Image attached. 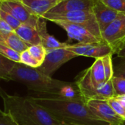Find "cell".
<instances>
[{
  "label": "cell",
  "instance_id": "obj_1",
  "mask_svg": "<svg viewBox=\"0 0 125 125\" xmlns=\"http://www.w3.org/2000/svg\"><path fill=\"white\" fill-rule=\"evenodd\" d=\"M62 124L109 125L96 117L84 101H74L55 96L37 94L30 96Z\"/></svg>",
  "mask_w": 125,
  "mask_h": 125
},
{
  "label": "cell",
  "instance_id": "obj_2",
  "mask_svg": "<svg viewBox=\"0 0 125 125\" xmlns=\"http://www.w3.org/2000/svg\"><path fill=\"white\" fill-rule=\"evenodd\" d=\"M5 113L10 115L19 125H62L44 107L35 102L30 96L8 95L2 91Z\"/></svg>",
  "mask_w": 125,
  "mask_h": 125
},
{
  "label": "cell",
  "instance_id": "obj_3",
  "mask_svg": "<svg viewBox=\"0 0 125 125\" xmlns=\"http://www.w3.org/2000/svg\"><path fill=\"white\" fill-rule=\"evenodd\" d=\"M10 80L20 83L37 94L58 97L62 88L69 84V82L53 79L46 76L38 69H33L21 63H16L10 73Z\"/></svg>",
  "mask_w": 125,
  "mask_h": 125
},
{
  "label": "cell",
  "instance_id": "obj_4",
  "mask_svg": "<svg viewBox=\"0 0 125 125\" xmlns=\"http://www.w3.org/2000/svg\"><path fill=\"white\" fill-rule=\"evenodd\" d=\"M75 83L85 102L91 99L107 100L115 96L112 80L96 87L91 82L88 69L84 70L77 77Z\"/></svg>",
  "mask_w": 125,
  "mask_h": 125
},
{
  "label": "cell",
  "instance_id": "obj_5",
  "mask_svg": "<svg viewBox=\"0 0 125 125\" xmlns=\"http://www.w3.org/2000/svg\"><path fill=\"white\" fill-rule=\"evenodd\" d=\"M43 18L52 22L60 21L82 25L86 27L96 37L102 39L101 32L93 10H77L57 14L46 13L43 15Z\"/></svg>",
  "mask_w": 125,
  "mask_h": 125
},
{
  "label": "cell",
  "instance_id": "obj_6",
  "mask_svg": "<svg viewBox=\"0 0 125 125\" xmlns=\"http://www.w3.org/2000/svg\"><path fill=\"white\" fill-rule=\"evenodd\" d=\"M77 57L67 48H59L46 50V55L38 70L48 77L52 75L64 63Z\"/></svg>",
  "mask_w": 125,
  "mask_h": 125
},
{
  "label": "cell",
  "instance_id": "obj_7",
  "mask_svg": "<svg viewBox=\"0 0 125 125\" xmlns=\"http://www.w3.org/2000/svg\"><path fill=\"white\" fill-rule=\"evenodd\" d=\"M102 40L113 50L114 54L125 41V13H120L118 17L101 32Z\"/></svg>",
  "mask_w": 125,
  "mask_h": 125
},
{
  "label": "cell",
  "instance_id": "obj_8",
  "mask_svg": "<svg viewBox=\"0 0 125 125\" xmlns=\"http://www.w3.org/2000/svg\"><path fill=\"white\" fill-rule=\"evenodd\" d=\"M0 9L10 13L21 24L34 27H37L40 17L34 15L20 1L14 0H0Z\"/></svg>",
  "mask_w": 125,
  "mask_h": 125
},
{
  "label": "cell",
  "instance_id": "obj_9",
  "mask_svg": "<svg viewBox=\"0 0 125 125\" xmlns=\"http://www.w3.org/2000/svg\"><path fill=\"white\" fill-rule=\"evenodd\" d=\"M69 51L78 56L94 57L95 59L102 58L107 55H113V49L104 41L92 43H76L69 44L66 47Z\"/></svg>",
  "mask_w": 125,
  "mask_h": 125
},
{
  "label": "cell",
  "instance_id": "obj_10",
  "mask_svg": "<svg viewBox=\"0 0 125 125\" xmlns=\"http://www.w3.org/2000/svg\"><path fill=\"white\" fill-rule=\"evenodd\" d=\"M86 104L96 117L109 125H121L124 122V120L115 113L107 100H88Z\"/></svg>",
  "mask_w": 125,
  "mask_h": 125
},
{
  "label": "cell",
  "instance_id": "obj_11",
  "mask_svg": "<svg viewBox=\"0 0 125 125\" xmlns=\"http://www.w3.org/2000/svg\"><path fill=\"white\" fill-rule=\"evenodd\" d=\"M53 23L62 28L67 32L69 41L76 40L79 43H92L103 41L96 37L86 27L82 25L60 21H53Z\"/></svg>",
  "mask_w": 125,
  "mask_h": 125
},
{
  "label": "cell",
  "instance_id": "obj_12",
  "mask_svg": "<svg viewBox=\"0 0 125 125\" xmlns=\"http://www.w3.org/2000/svg\"><path fill=\"white\" fill-rule=\"evenodd\" d=\"M92 10L101 32L104 31L120 13L107 6L101 0H95Z\"/></svg>",
  "mask_w": 125,
  "mask_h": 125
},
{
  "label": "cell",
  "instance_id": "obj_13",
  "mask_svg": "<svg viewBox=\"0 0 125 125\" xmlns=\"http://www.w3.org/2000/svg\"><path fill=\"white\" fill-rule=\"evenodd\" d=\"M94 2L95 0H61L46 13L57 14L77 10H92Z\"/></svg>",
  "mask_w": 125,
  "mask_h": 125
},
{
  "label": "cell",
  "instance_id": "obj_14",
  "mask_svg": "<svg viewBox=\"0 0 125 125\" xmlns=\"http://www.w3.org/2000/svg\"><path fill=\"white\" fill-rule=\"evenodd\" d=\"M36 28L39 32L41 39V44L46 50L59 48H66L69 46V44L67 43H62L58 41L54 36L48 33L46 29V19H43V17L39 18Z\"/></svg>",
  "mask_w": 125,
  "mask_h": 125
},
{
  "label": "cell",
  "instance_id": "obj_15",
  "mask_svg": "<svg viewBox=\"0 0 125 125\" xmlns=\"http://www.w3.org/2000/svg\"><path fill=\"white\" fill-rule=\"evenodd\" d=\"M60 1L61 0H21V2L34 15L43 17Z\"/></svg>",
  "mask_w": 125,
  "mask_h": 125
},
{
  "label": "cell",
  "instance_id": "obj_16",
  "mask_svg": "<svg viewBox=\"0 0 125 125\" xmlns=\"http://www.w3.org/2000/svg\"><path fill=\"white\" fill-rule=\"evenodd\" d=\"M0 43L5 45L19 53L28 49L30 46L25 43L15 31L6 32L1 30H0Z\"/></svg>",
  "mask_w": 125,
  "mask_h": 125
},
{
  "label": "cell",
  "instance_id": "obj_17",
  "mask_svg": "<svg viewBox=\"0 0 125 125\" xmlns=\"http://www.w3.org/2000/svg\"><path fill=\"white\" fill-rule=\"evenodd\" d=\"M16 33L30 46L41 44V39L36 27L21 24L16 30Z\"/></svg>",
  "mask_w": 125,
  "mask_h": 125
},
{
  "label": "cell",
  "instance_id": "obj_18",
  "mask_svg": "<svg viewBox=\"0 0 125 125\" xmlns=\"http://www.w3.org/2000/svg\"><path fill=\"white\" fill-rule=\"evenodd\" d=\"M88 71L91 82L95 86L99 87L107 83L105 80L102 57L96 59L92 66L88 68Z\"/></svg>",
  "mask_w": 125,
  "mask_h": 125
},
{
  "label": "cell",
  "instance_id": "obj_19",
  "mask_svg": "<svg viewBox=\"0 0 125 125\" xmlns=\"http://www.w3.org/2000/svg\"><path fill=\"white\" fill-rule=\"evenodd\" d=\"M16 63L0 54V80H11L10 73Z\"/></svg>",
  "mask_w": 125,
  "mask_h": 125
},
{
  "label": "cell",
  "instance_id": "obj_20",
  "mask_svg": "<svg viewBox=\"0 0 125 125\" xmlns=\"http://www.w3.org/2000/svg\"><path fill=\"white\" fill-rule=\"evenodd\" d=\"M0 54L7 57L8 59L16 62L20 63L21 62V53L16 52V50L0 43Z\"/></svg>",
  "mask_w": 125,
  "mask_h": 125
},
{
  "label": "cell",
  "instance_id": "obj_21",
  "mask_svg": "<svg viewBox=\"0 0 125 125\" xmlns=\"http://www.w3.org/2000/svg\"><path fill=\"white\" fill-rule=\"evenodd\" d=\"M28 51L35 60L40 62L41 64L43 63L46 55V49L43 46L42 44L30 46L28 48Z\"/></svg>",
  "mask_w": 125,
  "mask_h": 125
},
{
  "label": "cell",
  "instance_id": "obj_22",
  "mask_svg": "<svg viewBox=\"0 0 125 125\" xmlns=\"http://www.w3.org/2000/svg\"><path fill=\"white\" fill-rule=\"evenodd\" d=\"M20 63L25 65L27 66L33 68V69H38L41 66V63L38 62L37 60H35L29 52L28 49L22 52L21 53V62Z\"/></svg>",
  "mask_w": 125,
  "mask_h": 125
},
{
  "label": "cell",
  "instance_id": "obj_23",
  "mask_svg": "<svg viewBox=\"0 0 125 125\" xmlns=\"http://www.w3.org/2000/svg\"><path fill=\"white\" fill-rule=\"evenodd\" d=\"M107 102L113 109L115 113L119 115L124 121H125V107L121 102V101L116 96H114L108 99Z\"/></svg>",
  "mask_w": 125,
  "mask_h": 125
},
{
  "label": "cell",
  "instance_id": "obj_24",
  "mask_svg": "<svg viewBox=\"0 0 125 125\" xmlns=\"http://www.w3.org/2000/svg\"><path fill=\"white\" fill-rule=\"evenodd\" d=\"M112 56L113 55H107V56L102 57L106 82L111 81L114 77V69L113 66Z\"/></svg>",
  "mask_w": 125,
  "mask_h": 125
},
{
  "label": "cell",
  "instance_id": "obj_25",
  "mask_svg": "<svg viewBox=\"0 0 125 125\" xmlns=\"http://www.w3.org/2000/svg\"><path fill=\"white\" fill-rule=\"evenodd\" d=\"M0 19H2V20L6 21L13 29L14 31L21 24V23L12 15L1 9H0Z\"/></svg>",
  "mask_w": 125,
  "mask_h": 125
},
{
  "label": "cell",
  "instance_id": "obj_26",
  "mask_svg": "<svg viewBox=\"0 0 125 125\" xmlns=\"http://www.w3.org/2000/svg\"><path fill=\"white\" fill-rule=\"evenodd\" d=\"M101 1L109 8L119 13H125L124 0H101Z\"/></svg>",
  "mask_w": 125,
  "mask_h": 125
},
{
  "label": "cell",
  "instance_id": "obj_27",
  "mask_svg": "<svg viewBox=\"0 0 125 125\" xmlns=\"http://www.w3.org/2000/svg\"><path fill=\"white\" fill-rule=\"evenodd\" d=\"M112 82L115 96H125V80L113 77Z\"/></svg>",
  "mask_w": 125,
  "mask_h": 125
},
{
  "label": "cell",
  "instance_id": "obj_28",
  "mask_svg": "<svg viewBox=\"0 0 125 125\" xmlns=\"http://www.w3.org/2000/svg\"><path fill=\"white\" fill-rule=\"evenodd\" d=\"M0 125H19L13 117L5 112H0Z\"/></svg>",
  "mask_w": 125,
  "mask_h": 125
},
{
  "label": "cell",
  "instance_id": "obj_29",
  "mask_svg": "<svg viewBox=\"0 0 125 125\" xmlns=\"http://www.w3.org/2000/svg\"><path fill=\"white\" fill-rule=\"evenodd\" d=\"M114 77L125 80V61L120 62L114 69Z\"/></svg>",
  "mask_w": 125,
  "mask_h": 125
},
{
  "label": "cell",
  "instance_id": "obj_30",
  "mask_svg": "<svg viewBox=\"0 0 125 125\" xmlns=\"http://www.w3.org/2000/svg\"><path fill=\"white\" fill-rule=\"evenodd\" d=\"M0 30H3V31H6V32H13V31H14L13 29L6 21H5L2 19H0Z\"/></svg>",
  "mask_w": 125,
  "mask_h": 125
},
{
  "label": "cell",
  "instance_id": "obj_31",
  "mask_svg": "<svg viewBox=\"0 0 125 125\" xmlns=\"http://www.w3.org/2000/svg\"><path fill=\"white\" fill-rule=\"evenodd\" d=\"M116 54L118 55V57L125 59V41L117 51Z\"/></svg>",
  "mask_w": 125,
  "mask_h": 125
},
{
  "label": "cell",
  "instance_id": "obj_32",
  "mask_svg": "<svg viewBox=\"0 0 125 125\" xmlns=\"http://www.w3.org/2000/svg\"><path fill=\"white\" fill-rule=\"evenodd\" d=\"M118 99H119L120 100H121L122 102H125V96H116Z\"/></svg>",
  "mask_w": 125,
  "mask_h": 125
},
{
  "label": "cell",
  "instance_id": "obj_33",
  "mask_svg": "<svg viewBox=\"0 0 125 125\" xmlns=\"http://www.w3.org/2000/svg\"><path fill=\"white\" fill-rule=\"evenodd\" d=\"M62 125H77V124H62Z\"/></svg>",
  "mask_w": 125,
  "mask_h": 125
},
{
  "label": "cell",
  "instance_id": "obj_34",
  "mask_svg": "<svg viewBox=\"0 0 125 125\" xmlns=\"http://www.w3.org/2000/svg\"><path fill=\"white\" fill-rule=\"evenodd\" d=\"M121 125H125V121H124V122L122 123V124Z\"/></svg>",
  "mask_w": 125,
  "mask_h": 125
},
{
  "label": "cell",
  "instance_id": "obj_35",
  "mask_svg": "<svg viewBox=\"0 0 125 125\" xmlns=\"http://www.w3.org/2000/svg\"><path fill=\"white\" fill-rule=\"evenodd\" d=\"M121 102L123 103V104H124V107H125V102H122V101H121Z\"/></svg>",
  "mask_w": 125,
  "mask_h": 125
},
{
  "label": "cell",
  "instance_id": "obj_36",
  "mask_svg": "<svg viewBox=\"0 0 125 125\" xmlns=\"http://www.w3.org/2000/svg\"><path fill=\"white\" fill-rule=\"evenodd\" d=\"M14 1H20V2H21V0H14Z\"/></svg>",
  "mask_w": 125,
  "mask_h": 125
},
{
  "label": "cell",
  "instance_id": "obj_37",
  "mask_svg": "<svg viewBox=\"0 0 125 125\" xmlns=\"http://www.w3.org/2000/svg\"><path fill=\"white\" fill-rule=\"evenodd\" d=\"M124 1H125V0H124Z\"/></svg>",
  "mask_w": 125,
  "mask_h": 125
}]
</instances>
